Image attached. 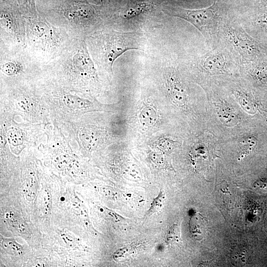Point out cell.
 <instances>
[{
    "label": "cell",
    "mask_w": 267,
    "mask_h": 267,
    "mask_svg": "<svg viewBox=\"0 0 267 267\" xmlns=\"http://www.w3.org/2000/svg\"><path fill=\"white\" fill-rule=\"evenodd\" d=\"M254 187L267 191V179H260L256 181L254 184Z\"/></svg>",
    "instance_id": "27"
},
{
    "label": "cell",
    "mask_w": 267,
    "mask_h": 267,
    "mask_svg": "<svg viewBox=\"0 0 267 267\" xmlns=\"http://www.w3.org/2000/svg\"><path fill=\"white\" fill-rule=\"evenodd\" d=\"M165 199V193L163 190L160 189L157 196L153 199L149 209L146 213L145 217H149L152 215L158 212L162 207Z\"/></svg>",
    "instance_id": "15"
},
{
    "label": "cell",
    "mask_w": 267,
    "mask_h": 267,
    "mask_svg": "<svg viewBox=\"0 0 267 267\" xmlns=\"http://www.w3.org/2000/svg\"><path fill=\"white\" fill-rule=\"evenodd\" d=\"M159 146L166 151H170L174 149L177 146L176 142L169 138H164L159 142Z\"/></svg>",
    "instance_id": "24"
},
{
    "label": "cell",
    "mask_w": 267,
    "mask_h": 267,
    "mask_svg": "<svg viewBox=\"0 0 267 267\" xmlns=\"http://www.w3.org/2000/svg\"><path fill=\"white\" fill-rule=\"evenodd\" d=\"M180 237V232L179 226L177 224H174L167 232L166 241L168 244H173L179 242Z\"/></svg>",
    "instance_id": "20"
},
{
    "label": "cell",
    "mask_w": 267,
    "mask_h": 267,
    "mask_svg": "<svg viewBox=\"0 0 267 267\" xmlns=\"http://www.w3.org/2000/svg\"><path fill=\"white\" fill-rule=\"evenodd\" d=\"M164 78L167 89L173 103L179 107L186 105L187 92L182 81L178 76L175 68H168L165 73Z\"/></svg>",
    "instance_id": "5"
},
{
    "label": "cell",
    "mask_w": 267,
    "mask_h": 267,
    "mask_svg": "<svg viewBox=\"0 0 267 267\" xmlns=\"http://www.w3.org/2000/svg\"><path fill=\"white\" fill-rule=\"evenodd\" d=\"M124 174L126 178L134 181H138L141 178V173L139 169L134 164H129L125 168Z\"/></svg>",
    "instance_id": "18"
},
{
    "label": "cell",
    "mask_w": 267,
    "mask_h": 267,
    "mask_svg": "<svg viewBox=\"0 0 267 267\" xmlns=\"http://www.w3.org/2000/svg\"><path fill=\"white\" fill-rule=\"evenodd\" d=\"M48 27L44 23L38 22L34 25L32 28V33L40 40H46L49 39L51 32Z\"/></svg>",
    "instance_id": "16"
},
{
    "label": "cell",
    "mask_w": 267,
    "mask_h": 267,
    "mask_svg": "<svg viewBox=\"0 0 267 267\" xmlns=\"http://www.w3.org/2000/svg\"><path fill=\"white\" fill-rule=\"evenodd\" d=\"M1 246L7 253L15 256L23 254V248L14 239L1 238Z\"/></svg>",
    "instance_id": "10"
},
{
    "label": "cell",
    "mask_w": 267,
    "mask_h": 267,
    "mask_svg": "<svg viewBox=\"0 0 267 267\" xmlns=\"http://www.w3.org/2000/svg\"><path fill=\"white\" fill-rule=\"evenodd\" d=\"M141 123L145 126H152L157 120V113L152 107L147 106L144 107L139 114Z\"/></svg>",
    "instance_id": "13"
},
{
    "label": "cell",
    "mask_w": 267,
    "mask_h": 267,
    "mask_svg": "<svg viewBox=\"0 0 267 267\" xmlns=\"http://www.w3.org/2000/svg\"><path fill=\"white\" fill-rule=\"evenodd\" d=\"M73 64L81 73L85 75H93L95 68L86 46L83 45L73 58Z\"/></svg>",
    "instance_id": "6"
},
{
    "label": "cell",
    "mask_w": 267,
    "mask_h": 267,
    "mask_svg": "<svg viewBox=\"0 0 267 267\" xmlns=\"http://www.w3.org/2000/svg\"><path fill=\"white\" fill-rule=\"evenodd\" d=\"M193 66L209 75H229L232 69L239 66L223 47L217 46L192 61Z\"/></svg>",
    "instance_id": "4"
},
{
    "label": "cell",
    "mask_w": 267,
    "mask_h": 267,
    "mask_svg": "<svg viewBox=\"0 0 267 267\" xmlns=\"http://www.w3.org/2000/svg\"><path fill=\"white\" fill-rule=\"evenodd\" d=\"M150 159L158 166H164L165 159L162 154L157 152H152L150 155Z\"/></svg>",
    "instance_id": "26"
},
{
    "label": "cell",
    "mask_w": 267,
    "mask_h": 267,
    "mask_svg": "<svg viewBox=\"0 0 267 267\" xmlns=\"http://www.w3.org/2000/svg\"><path fill=\"white\" fill-rule=\"evenodd\" d=\"M132 245L125 246L117 250L113 254V259L115 261L123 260L129 257L134 250Z\"/></svg>",
    "instance_id": "21"
},
{
    "label": "cell",
    "mask_w": 267,
    "mask_h": 267,
    "mask_svg": "<svg viewBox=\"0 0 267 267\" xmlns=\"http://www.w3.org/2000/svg\"><path fill=\"white\" fill-rule=\"evenodd\" d=\"M51 194L49 188H45L43 192L42 206L44 215H47L51 210L52 205Z\"/></svg>",
    "instance_id": "19"
},
{
    "label": "cell",
    "mask_w": 267,
    "mask_h": 267,
    "mask_svg": "<svg viewBox=\"0 0 267 267\" xmlns=\"http://www.w3.org/2000/svg\"><path fill=\"white\" fill-rule=\"evenodd\" d=\"M257 144V139L252 136H248L240 141L239 159H242L252 153Z\"/></svg>",
    "instance_id": "11"
},
{
    "label": "cell",
    "mask_w": 267,
    "mask_h": 267,
    "mask_svg": "<svg viewBox=\"0 0 267 267\" xmlns=\"http://www.w3.org/2000/svg\"><path fill=\"white\" fill-rule=\"evenodd\" d=\"M21 67L17 63L8 62L4 64L2 67V71L8 76H12L19 72Z\"/></svg>",
    "instance_id": "23"
},
{
    "label": "cell",
    "mask_w": 267,
    "mask_h": 267,
    "mask_svg": "<svg viewBox=\"0 0 267 267\" xmlns=\"http://www.w3.org/2000/svg\"><path fill=\"white\" fill-rule=\"evenodd\" d=\"M8 137L9 142L14 145L20 144L23 141L22 133L17 129L12 128L9 130Z\"/></svg>",
    "instance_id": "22"
},
{
    "label": "cell",
    "mask_w": 267,
    "mask_h": 267,
    "mask_svg": "<svg viewBox=\"0 0 267 267\" xmlns=\"http://www.w3.org/2000/svg\"><path fill=\"white\" fill-rule=\"evenodd\" d=\"M163 11L167 14L190 23L201 32L211 47L217 46L219 26L224 17L220 10L218 0L208 7L199 9L167 6Z\"/></svg>",
    "instance_id": "2"
},
{
    "label": "cell",
    "mask_w": 267,
    "mask_h": 267,
    "mask_svg": "<svg viewBox=\"0 0 267 267\" xmlns=\"http://www.w3.org/2000/svg\"><path fill=\"white\" fill-rule=\"evenodd\" d=\"M61 238L65 245L68 247H74L77 244L75 237L69 233H62L61 234Z\"/></svg>",
    "instance_id": "25"
},
{
    "label": "cell",
    "mask_w": 267,
    "mask_h": 267,
    "mask_svg": "<svg viewBox=\"0 0 267 267\" xmlns=\"http://www.w3.org/2000/svg\"><path fill=\"white\" fill-rule=\"evenodd\" d=\"M63 101L67 107L74 109L86 108L90 105L89 101L71 95H65Z\"/></svg>",
    "instance_id": "14"
},
{
    "label": "cell",
    "mask_w": 267,
    "mask_h": 267,
    "mask_svg": "<svg viewBox=\"0 0 267 267\" xmlns=\"http://www.w3.org/2000/svg\"><path fill=\"white\" fill-rule=\"evenodd\" d=\"M18 8L22 11L31 15H37L36 0H13Z\"/></svg>",
    "instance_id": "17"
},
{
    "label": "cell",
    "mask_w": 267,
    "mask_h": 267,
    "mask_svg": "<svg viewBox=\"0 0 267 267\" xmlns=\"http://www.w3.org/2000/svg\"><path fill=\"white\" fill-rule=\"evenodd\" d=\"M152 8L151 3L147 2H140L130 6L123 13V17L126 19H130L147 11Z\"/></svg>",
    "instance_id": "9"
},
{
    "label": "cell",
    "mask_w": 267,
    "mask_h": 267,
    "mask_svg": "<svg viewBox=\"0 0 267 267\" xmlns=\"http://www.w3.org/2000/svg\"><path fill=\"white\" fill-rule=\"evenodd\" d=\"M218 39L217 46L225 48L240 66L251 62L259 51L245 31L225 17L220 24Z\"/></svg>",
    "instance_id": "1"
},
{
    "label": "cell",
    "mask_w": 267,
    "mask_h": 267,
    "mask_svg": "<svg viewBox=\"0 0 267 267\" xmlns=\"http://www.w3.org/2000/svg\"><path fill=\"white\" fill-rule=\"evenodd\" d=\"M38 189L36 178L33 174H29L26 178L22 187V192L26 199L33 201L35 199Z\"/></svg>",
    "instance_id": "8"
},
{
    "label": "cell",
    "mask_w": 267,
    "mask_h": 267,
    "mask_svg": "<svg viewBox=\"0 0 267 267\" xmlns=\"http://www.w3.org/2000/svg\"><path fill=\"white\" fill-rule=\"evenodd\" d=\"M97 42L98 59L109 71L123 53L132 49L143 50L145 45L144 38L135 32L112 31L100 35Z\"/></svg>",
    "instance_id": "3"
},
{
    "label": "cell",
    "mask_w": 267,
    "mask_h": 267,
    "mask_svg": "<svg viewBox=\"0 0 267 267\" xmlns=\"http://www.w3.org/2000/svg\"><path fill=\"white\" fill-rule=\"evenodd\" d=\"M218 114L222 122L226 126H233L238 123V116L233 109L223 102L219 105Z\"/></svg>",
    "instance_id": "7"
},
{
    "label": "cell",
    "mask_w": 267,
    "mask_h": 267,
    "mask_svg": "<svg viewBox=\"0 0 267 267\" xmlns=\"http://www.w3.org/2000/svg\"><path fill=\"white\" fill-rule=\"evenodd\" d=\"M5 222L13 230L19 234H26L27 227L24 222L15 216L14 213H7L5 217Z\"/></svg>",
    "instance_id": "12"
}]
</instances>
